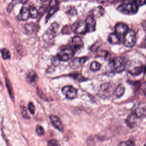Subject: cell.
<instances>
[{
  "instance_id": "2e32d148",
  "label": "cell",
  "mask_w": 146,
  "mask_h": 146,
  "mask_svg": "<svg viewBox=\"0 0 146 146\" xmlns=\"http://www.w3.org/2000/svg\"><path fill=\"white\" fill-rule=\"evenodd\" d=\"M30 17H31V15L28 9L25 7H22L18 16L19 20L20 21H25L28 20Z\"/></svg>"
},
{
  "instance_id": "4316f807",
  "label": "cell",
  "mask_w": 146,
  "mask_h": 146,
  "mask_svg": "<svg viewBox=\"0 0 146 146\" xmlns=\"http://www.w3.org/2000/svg\"><path fill=\"white\" fill-rule=\"evenodd\" d=\"M20 109L21 110V114H22L23 118L27 119V120L30 119L31 118V117H30V116L28 114L26 108L25 106H21L20 107Z\"/></svg>"
},
{
  "instance_id": "d6986e66",
  "label": "cell",
  "mask_w": 146,
  "mask_h": 146,
  "mask_svg": "<svg viewBox=\"0 0 146 146\" xmlns=\"http://www.w3.org/2000/svg\"><path fill=\"white\" fill-rule=\"evenodd\" d=\"M38 76L36 72L31 71L28 74L27 76V80L31 84H34L38 80Z\"/></svg>"
},
{
  "instance_id": "e575fe53",
  "label": "cell",
  "mask_w": 146,
  "mask_h": 146,
  "mask_svg": "<svg viewBox=\"0 0 146 146\" xmlns=\"http://www.w3.org/2000/svg\"><path fill=\"white\" fill-rule=\"evenodd\" d=\"M126 146H135V141L133 139H130L125 143Z\"/></svg>"
},
{
  "instance_id": "6da1fadb",
  "label": "cell",
  "mask_w": 146,
  "mask_h": 146,
  "mask_svg": "<svg viewBox=\"0 0 146 146\" xmlns=\"http://www.w3.org/2000/svg\"><path fill=\"white\" fill-rule=\"evenodd\" d=\"M139 6V4L135 3L125 2L118 7L117 10L123 14L132 15L138 12Z\"/></svg>"
},
{
  "instance_id": "7c38bea8",
  "label": "cell",
  "mask_w": 146,
  "mask_h": 146,
  "mask_svg": "<svg viewBox=\"0 0 146 146\" xmlns=\"http://www.w3.org/2000/svg\"><path fill=\"white\" fill-rule=\"evenodd\" d=\"M129 30L128 27L124 23H118L115 27V33L118 36H124Z\"/></svg>"
},
{
  "instance_id": "e0dca14e",
  "label": "cell",
  "mask_w": 146,
  "mask_h": 146,
  "mask_svg": "<svg viewBox=\"0 0 146 146\" xmlns=\"http://www.w3.org/2000/svg\"><path fill=\"white\" fill-rule=\"evenodd\" d=\"M88 32L86 22H81L75 28V32L78 34H84Z\"/></svg>"
},
{
  "instance_id": "f1b7e54d",
  "label": "cell",
  "mask_w": 146,
  "mask_h": 146,
  "mask_svg": "<svg viewBox=\"0 0 146 146\" xmlns=\"http://www.w3.org/2000/svg\"><path fill=\"white\" fill-rule=\"evenodd\" d=\"M50 8V9L49 11L48 15L47 16V19H49V18H50L51 16H52L55 13H56L58 10L59 7H53Z\"/></svg>"
},
{
  "instance_id": "8fae6325",
  "label": "cell",
  "mask_w": 146,
  "mask_h": 146,
  "mask_svg": "<svg viewBox=\"0 0 146 146\" xmlns=\"http://www.w3.org/2000/svg\"><path fill=\"white\" fill-rule=\"evenodd\" d=\"M51 122L54 127L61 132H63V126L61 119L55 115H51L49 117Z\"/></svg>"
},
{
  "instance_id": "83f0119b",
  "label": "cell",
  "mask_w": 146,
  "mask_h": 146,
  "mask_svg": "<svg viewBox=\"0 0 146 146\" xmlns=\"http://www.w3.org/2000/svg\"><path fill=\"white\" fill-rule=\"evenodd\" d=\"M97 57H102V58H104L105 60H109L110 57L109 53L105 51H99L97 54Z\"/></svg>"
},
{
  "instance_id": "1f68e13d",
  "label": "cell",
  "mask_w": 146,
  "mask_h": 146,
  "mask_svg": "<svg viewBox=\"0 0 146 146\" xmlns=\"http://www.w3.org/2000/svg\"><path fill=\"white\" fill-rule=\"evenodd\" d=\"M47 146H61L58 141L56 139H51L48 142Z\"/></svg>"
},
{
  "instance_id": "f35d334b",
  "label": "cell",
  "mask_w": 146,
  "mask_h": 146,
  "mask_svg": "<svg viewBox=\"0 0 146 146\" xmlns=\"http://www.w3.org/2000/svg\"><path fill=\"white\" fill-rule=\"evenodd\" d=\"M36 1H37L39 3H41L45 2L47 0H36Z\"/></svg>"
},
{
  "instance_id": "277c9868",
  "label": "cell",
  "mask_w": 146,
  "mask_h": 146,
  "mask_svg": "<svg viewBox=\"0 0 146 146\" xmlns=\"http://www.w3.org/2000/svg\"><path fill=\"white\" fill-rule=\"evenodd\" d=\"M115 90L110 83H105L101 85L98 92V95L102 99L109 98L113 94Z\"/></svg>"
},
{
  "instance_id": "7402d4cb",
  "label": "cell",
  "mask_w": 146,
  "mask_h": 146,
  "mask_svg": "<svg viewBox=\"0 0 146 146\" xmlns=\"http://www.w3.org/2000/svg\"><path fill=\"white\" fill-rule=\"evenodd\" d=\"M29 12H30L31 17L32 19H36L38 15V11L35 7L33 6H30L28 7Z\"/></svg>"
},
{
  "instance_id": "52a82bcc",
  "label": "cell",
  "mask_w": 146,
  "mask_h": 146,
  "mask_svg": "<svg viewBox=\"0 0 146 146\" xmlns=\"http://www.w3.org/2000/svg\"><path fill=\"white\" fill-rule=\"evenodd\" d=\"M74 55L73 50L70 49H65L61 50L57 56L60 61L67 62L72 59Z\"/></svg>"
},
{
  "instance_id": "9c48e42d",
  "label": "cell",
  "mask_w": 146,
  "mask_h": 146,
  "mask_svg": "<svg viewBox=\"0 0 146 146\" xmlns=\"http://www.w3.org/2000/svg\"><path fill=\"white\" fill-rule=\"evenodd\" d=\"M59 28V26L57 23H54L51 25L45 34V38L51 40L55 38Z\"/></svg>"
},
{
  "instance_id": "f546056e",
  "label": "cell",
  "mask_w": 146,
  "mask_h": 146,
  "mask_svg": "<svg viewBox=\"0 0 146 146\" xmlns=\"http://www.w3.org/2000/svg\"><path fill=\"white\" fill-rule=\"evenodd\" d=\"M37 134L39 136L43 135L44 134V130L42 126L39 125H37L36 129Z\"/></svg>"
},
{
  "instance_id": "7a4b0ae2",
  "label": "cell",
  "mask_w": 146,
  "mask_h": 146,
  "mask_svg": "<svg viewBox=\"0 0 146 146\" xmlns=\"http://www.w3.org/2000/svg\"><path fill=\"white\" fill-rule=\"evenodd\" d=\"M127 64L123 59L121 57H116L111 60L109 66L112 72L120 73L123 72L126 68Z\"/></svg>"
},
{
  "instance_id": "b9f144b4",
  "label": "cell",
  "mask_w": 146,
  "mask_h": 146,
  "mask_svg": "<svg viewBox=\"0 0 146 146\" xmlns=\"http://www.w3.org/2000/svg\"><path fill=\"white\" fill-rule=\"evenodd\" d=\"M13 1H15V0H13Z\"/></svg>"
},
{
  "instance_id": "d590c367",
  "label": "cell",
  "mask_w": 146,
  "mask_h": 146,
  "mask_svg": "<svg viewBox=\"0 0 146 146\" xmlns=\"http://www.w3.org/2000/svg\"><path fill=\"white\" fill-rule=\"evenodd\" d=\"M47 7L46 5H43L42 6V7L39 9V13L40 14L44 12H45L46 11V9H47Z\"/></svg>"
},
{
  "instance_id": "5b68a950",
  "label": "cell",
  "mask_w": 146,
  "mask_h": 146,
  "mask_svg": "<svg viewBox=\"0 0 146 146\" xmlns=\"http://www.w3.org/2000/svg\"><path fill=\"white\" fill-rule=\"evenodd\" d=\"M136 38L135 32L133 30H129L123 38L124 45L128 48H132L136 43Z\"/></svg>"
},
{
  "instance_id": "9a60e30c",
  "label": "cell",
  "mask_w": 146,
  "mask_h": 146,
  "mask_svg": "<svg viewBox=\"0 0 146 146\" xmlns=\"http://www.w3.org/2000/svg\"><path fill=\"white\" fill-rule=\"evenodd\" d=\"M86 24L89 32H93L96 30V21L94 17L88 16L86 20Z\"/></svg>"
},
{
  "instance_id": "ac0fdd59",
  "label": "cell",
  "mask_w": 146,
  "mask_h": 146,
  "mask_svg": "<svg viewBox=\"0 0 146 146\" xmlns=\"http://www.w3.org/2000/svg\"><path fill=\"white\" fill-rule=\"evenodd\" d=\"M125 87L122 84L119 85L114 91L113 95L117 98H121L124 93Z\"/></svg>"
},
{
  "instance_id": "cb8c5ba5",
  "label": "cell",
  "mask_w": 146,
  "mask_h": 146,
  "mask_svg": "<svg viewBox=\"0 0 146 146\" xmlns=\"http://www.w3.org/2000/svg\"><path fill=\"white\" fill-rule=\"evenodd\" d=\"M90 68L92 71L97 72L100 70L101 68V65L97 62H93L90 65Z\"/></svg>"
},
{
  "instance_id": "3957f363",
  "label": "cell",
  "mask_w": 146,
  "mask_h": 146,
  "mask_svg": "<svg viewBox=\"0 0 146 146\" xmlns=\"http://www.w3.org/2000/svg\"><path fill=\"white\" fill-rule=\"evenodd\" d=\"M126 68L128 72L134 76H138L142 72L144 69V66L139 62L133 61L126 65Z\"/></svg>"
},
{
  "instance_id": "74e56055",
  "label": "cell",
  "mask_w": 146,
  "mask_h": 146,
  "mask_svg": "<svg viewBox=\"0 0 146 146\" xmlns=\"http://www.w3.org/2000/svg\"><path fill=\"white\" fill-rule=\"evenodd\" d=\"M142 89H143L144 93L146 95V82L143 84V86H142Z\"/></svg>"
},
{
  "instance_id": "ab89813d",
  "label": "cell",
  "mask_w": 146,
  "mask_h": 146,
  "mask_svg": "<svg viewBox=\"0 0 146 146\" xmlns=\"http://www.w3.org/2000/svg\"><path fill=\"white\" fill-rule=\"evenodd\" d=\"M22 3H26L29 1V0H19Z\"/></svg>"
},
{
  "instance_id": "ffe728a7",
  "label": "cell",
  "mask_w": 146,
  "mask_h": 146,
  "mask_svg": "<svg viewBox=\"0 0 146 146\" xmlns=\"http://www.w3.org/2000/svg\"><path fill=\"white\" fill-rule=\"evenodd\" d=\"M108 40L110 43L112 44H117L120 42L119 36L115 33H111L109 36Z\"/></svg>"
},
{
  "instance_id": "5bb4252c",
  "label": "cell",
  "mask_w": 146,
  "mask_h": 146,
  "mask_svg": "<svg viewBox=\"0 0 146 146\" xmlns=\"http://www.w3.org/2000/svg\"><path fill=\"white\" fill-rule=\"evenodd\" d=\"M84 45V43L80 37L76 36L72 38L71 42V46L73 49L75 50L81 49Z\"/></svg>"
},
{
  "instance_id": "44dd1931",
  "label": "cell",
  "mask_w": 146,
  "mask_h": 146,
  "mask_svg": "<svg viewBox=\"0 0 146 146\" xmlns=\"http://www.w3.org/2000/svg\"><path fill=\"white\" fill-rule=\"evenodd\" d=\"M93 13L96 18H99L104 14L105 9L102 7H97L93 10Z\"/></svg>"
},
{
  "instance_id": "d6a6232c",
  "label": "cell",
  "mask_w": 146,
  "mask_h": 146,
  "mask_svg": "<svg viewBox=\"0 0 146 146\" xmlns=\"http://www.w3.org/2000/svg\"><path fill=\"white\" fill-rule=\"evenodd\" d=\"M71 76L72 77H73L74 79L79 81H82L85 80V78L79 74H77V73L73 74H71Z\"/></svg>"
},
{
  "instance_id": "60d3db41",
  "label": "cell",
  "mask_w": 146,
  "mask_h": 146,
  "mask_svg": "<svg viewBox=\"0 0 146 146\" xmlns=\"http://www.w3.org/2000/svg\"><path fill=\"white\" fill-rule=\"evenodd\" d=\"M144 146H146V143L145 144V145H144Z\"/></svg>"
},
{
  "instance_id": "4fadbf2b",
  "label": "cell",
  "mask_w": 146,
  "mask_h": 146,
  "mask_svg": "<svg viewBox=\"0 0 146 146\" xmlns=\"http://www.w3.org/2000/svg\"><path fill=\"white\" fill-rule=\"evenodd\" d=\"M87 60L86 57L76 58L69 63V66L72 69H77L81 67Z\"/></svg>"
},
{
  "instance_id": "836d02e7",
  "label": "cell",
  "mask_w": 146,
  "mask_h": 146,
  "mask_svg": "<svg viewBox=\"0 0 146 146\" xmlns=\"http://www.w3.org/2000/svg\"><path fill=\"white\" fill-rule=\"evenodd\" d=\"M59 5V0H51L49 7L50 8L58 7Z\"/></svg>"
},
{
  "instance_id": "ba28073f",
  "label": "cell",
  "mask_w": 146,
  "mask_h": 146,
  "mask_svg": "<svg viewBox=\"0 0 146 146\" xmlns=\"http://www.w3.org/2000/svg\"><path fill=\"white\" fill-rule=\"evenodd\" d=\"M62 92L66 98L68 99L73 100L77 96V90L72 86H66L63 88Z\"/></svg>"
},
{
  "instance_id": "8992f818",
  "label": "cell",
  "mask_w": 146,
  "mask_h": 146,
  "mask_svg": "<svg viewBox=\"0 0 146 146\" xmlns=\"http://www.w3.org/2000/svg\"><path fill=\"white\" fill-rule=\"evenodd\" d=\"M132 113L141 118L146 116V104L143 103L135 104L132 110Z\"/></svg>"
},
{
  "instance_id": "30bf717a",
  "label": "cell",
  "mask_w": 146,
  "mask_h": 146,
  "mask_svg": "<svg viewBox=\"0 0 146 146\" xmlns=\"http://www.w3.org/2000/svg\"><path fill=\"white\" fill-rule=\"evenodd\" d=\"M140 119V118L134 114L131 113V114L128 116L127 118L125 121V122L128 127L130 128H134L138 126Z\"/></svg>"
},
{
  "instance_id": "8d00e7d4",
  "label": "cell",
  "mask_w": 146,
  "mask_h": 146,
  "mask_svg": "<svg viewBox=\"0 0 146 146\" xmlns=\"http://www.w3.org/2000/svg\"><path fill=\"white\" fill-rule=\"evenodd\" d=\"M109 0H97V1L99 3H104L107 2Z\"/></svg>"
},
{
  "instance_id": "603a6c76",
  "label": "cell",
  "mask_w": 146,
  "mask_h": 146,
  "mask_svg": "<svg viewBox=\"0 0 146 146\" xmlns=\"http://www.w3.org/2000/svg\"><path fill=\"white\" fill-rule=\"evenodd\" d=\"M25 29L28 34H32L34 31V24L33 23H27L25 25Z\"/></svg>"
},
{
  "instance_id": "484cf974",
  "label": "cell",
  "mask_w": 146,
  "mask_h": 146,
  "mask_svg": "<svg viewBox=\"0 0 146 146\" xmlns=\"http://www.w3.org/2000/svg\"><path fill=\"white\" fill-rule=\"evenodd\" d=\"M2 56L3 59L4 60L10 59V54L7 48H3L1 50Z\"/></svg>"
},
{
  "instance_id": "4dcf8cb0",
  "label": "cell",
  "mask_w": 146,
  "mask_h": 146,
  "mask_svg": "<svg viewBox=\"0 0 146 146\" xmlns=\"http://www.w3.org/2000/svg\"><path fill=\"white\" fill-rule=\"evenodd\" d=\"M28 110L30 111V113L32 115H34L35 114V111H36V108L33 103L32 102H29L28 104Z\"/></svg>"
},
{
  "instance_id": "d4e9b609",
  "label": "cell",
  "mask_w": 146,
  "mask_h": 146,
  "mask_svg": "<svg viewBox=\"0 0 146 146\" xmlns=\"http://www.w3.org/2000/svg\"><path fill=\"white\" fill-rule=\"evenodd\" d=\"M66 13L70 15H75L77 14V11L75 7L72 6H69L67 7L65 10Z\"/></svg>"
}]
</instances>
